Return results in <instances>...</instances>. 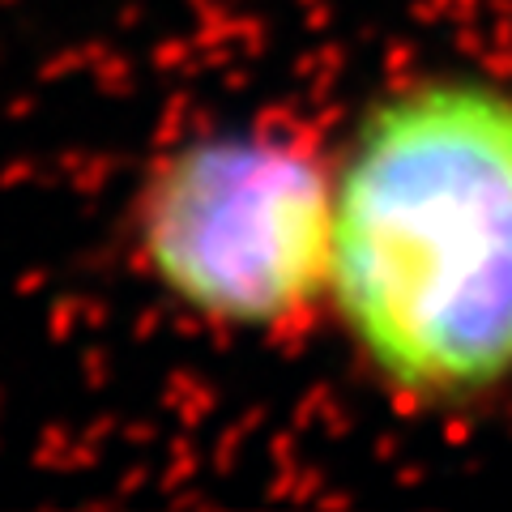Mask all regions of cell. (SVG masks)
<instances>
[{"mask_svg": "<svg viewBox=\"0 0 512 512\" xmlns=\"http://www.w3.org/2000/svg\"><path fill=\"white\" fill-rule=\"evenodd\" d=\"M329 316L397 402L512 384V86L423 73L384 90L333 158Z\"/></svg>", "mask_w": 512, "mask_h": 512, "instance_id": "1", "label": "cell"}, {"mask_svg": "<svg viewBox=\"0 0 512 512\" xmlns=\"http://www.w3.org/2000/svg\"><path fill=\"white\" fill-rule=\"evenodd\" d=\"M137 269L171 308L278 338L329 312L333 163L278 124L175 137L128 210Z\"/></svg>", "mask_w": 512, "mask_h": 512, "instance_id": "2", "label": "cell"}]
</instances>
